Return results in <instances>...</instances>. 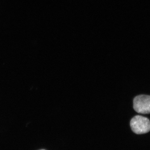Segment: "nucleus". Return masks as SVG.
<instances>
[{
    "instance_id": "obj_3",
    "label": "nucleus",
    "mask_w": 150,
    "mask_h": 150,
    "mask_svg": "<svg viewBox=\"0 0 150 150\" xmlns=\"http://www.w3.org/2000/svg\"><path fill=\"white\" fill-rule=\"evenodd\" d=\"M44 150V149H42V150Z\"/></svg>"
},
{
    "instance_id": "obj_1",
    "label": "nucleus",
    "mask_w": 150,
    "mask_h": 150,
    "mask_svg": "<svg viewBox=\"0 0 150 150\" xmlns=\"http://www.w3.org/2000/svg\"><path fill=\"white\" fill-rule=\"evenodd\" d=\"M130 126L135 134H146L150 131V121L146 117L136 115L131 119Z\"/></svg>"
},
{
    "instance_id": "obj_2",
    "label": "nucleus",
    "mask_w": 150,
    "mask_h": 150,
    "mask_svg": "<svg viewBox=\"0 0 150 150\" xmlns=\"http://www.w3.org/2000/svg\"><path fill=\"white\" fill-rule=\"evenodd\" d=\"M134 108L135 111L142 114L150 113V96L141 95L134 99Z\"/></svg>"
}]
</instances>
